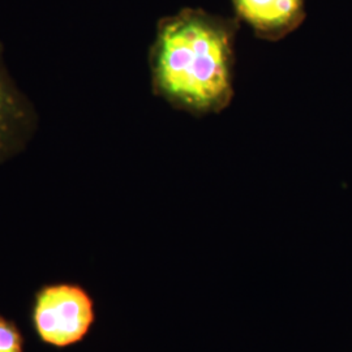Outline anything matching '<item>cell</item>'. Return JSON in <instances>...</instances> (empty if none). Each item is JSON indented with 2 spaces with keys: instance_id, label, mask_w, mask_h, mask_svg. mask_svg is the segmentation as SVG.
Listing matches in <instances>:
<instances>
[{
  "instance_id": "3",
  "label": "cell",
  "mask_w": 352,
  "mask_h": 352,
  "mask_svg": "<svg viewBox=\"0 0 352 352\" xmlns=\"http://www.w3.org/2000/svg\"><path fill=\"white\" fill-rule=\"evenodd\" d=\"M236 19L269 42L287 37L305 20L307 0H231Z\"/></svg>"
},
{
  "instance_id": "2",
  "label": "cell",
  "mask_w": 352,
  "mask_h": 352,
  "mask_svg": "<svg viewBox=\"0 0 352 352\" xmlns=\"http://www.w3.org/2000/svg\"><path fill=\"white\" fill-rule=\"evenodd\" d=\"M36 327L46 342L65 346L81 340L93 322V304L88 295L75 286H55L38 298Z\"/></svg>"
},
{
  "instance_id": "1",
  "label": "cell",
  "mask_w": 352,
  "mask_h": 352,
  "mask_svg": "<svg viewBox=\"0 0 352 352\" xmlns=\"http://www.w3.org/2000/svg\"><path fill=\"white\" fill-rule=\"evenodd\" d=\"M238 19L184 8L164 17L151 50L153 90L193 116L222 113L234 98Z\"/></svg>"
},
{
  "instance_id": "4",
  "label": "cell",
  "mask_w": 352,
  "mask_h": 352,
  "mask_svg": "<svg viewBox=\"0 0 352 352\" xmlns=\"http://www.w3.org/2000/svg\"><path fill=\"white\" fill-rule=\"evenodd\" d=\"M25 106L0 65V142L25 122Z\"/></svg>"
},
{
  "instance_id": "5",
  "label": "cell",
  "mask_w": 352,
  "mask_h": 352,
  "mask_svg": "<svg viewBox=\"0 0 352 352\" xmlns=\"http://www.w3.org/2000/svg\"><path fill=\"white\" fill-rule=\"evenodd\" d=\"M0 352H21V337L10 322L0 318Z\"/></svg>"
}]
</instances>
